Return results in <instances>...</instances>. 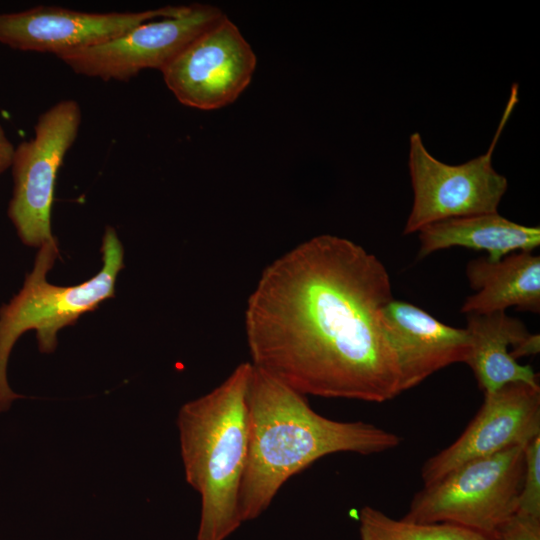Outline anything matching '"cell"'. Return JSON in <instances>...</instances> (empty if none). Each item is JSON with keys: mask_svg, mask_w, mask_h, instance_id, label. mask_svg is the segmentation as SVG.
Masks as SVG:
<instances>
[{"mask_svg": "<svg viewBox=\"0 0 540 540\" xmlns=\"http://www.w3.org/2000/svg\"><path fill=\"white\" fill-rule=\"evenodd\" d=\"M385 265L353 241L315 236L262 272L245 310L251 364L304 395L382 403L402 393L383 323Z\"/></svg>", "mask_w": 540, "mask_h": 540, "instance_id": "obj_1", "label": "cell"}, {"mask_svg": "<svg viewBox=\"0 0 540 540\" xmlns=\"http://www.w3.org/2000/svg\"><path fill=\"white\" fill-rule=\"evenodd\" d=\"M248 453L239 492L242 523L257 519L292 476L340 452L372 455L401 437L364 421H336L315 412L306 396L252 365L247 389Z\"/></svg>", "mask_w": 540, "mask_h": 540, "instance_id": "obj_2", "label": "cell"}, {"mask_svg": "<svg viewBox=\"0 0 540 540\" xmlns=\"http://www.w3.org/2000/svg\"><path fill=\"white\" fill-rule=\"evenodd\" d=\"M252 364H239L207 394L179 410L187 483L201 498L196 540H225L242 524L239 492L248 453L247 389Z\"/></svg>", "mask_w": 540, "mask_h": 540, "instance_id": "obj_3", "label": "cell"}, {"mask_svg": "<svg viewBox=\"0 0 540 540\" xmlns=\"http://www.w3.org/2000/svg\"><path fill=\"white\" fill-rule=\"evenodd\" d=\"M103 265L89 280L74 286H57L47 281V273L58 255L57 240L40 246L34 268L21 291L0 310V412L22 396L7 383L6 367L17 339L35 330L42 353H52L60 329L75 324L85 313L96 310L115 296V284L124 268V251L114 228L107 227L101 246Z\"/></svg>", "mask_w": 540, "mask_h": 540, "instance_id": "obj_4", "label": "cell"}, {"mask_svg": "<svg viewBox=\"0 0 540 540\" xmlns=\"http://www.w3.org/2000/svg\"><path fill=\"white\" fill-rule=\"evenodd\" d=\"M524 446L462 464L423 486L403 519L448 523L491 538L517 509L524 474Z\"/></svg>", "mask_w": 540, "mask_h": 540, "instance_id": "obj_5", "label": "cell"}, {"mask_svg": "<svg viewBox=\"0 0 540 540\" xmlns=\"http://www.w3.org/2000/svg\"><path fill=\"white\" fill-rule=\"evenodd\" d=\"M518 101V86L510 98L489 149L468 162L450 165L433 157L418 132L409 139L408 168L413 204L403 235L419 232L435 222L497 212L508 181L492 166V154Z\"/></svg>", "mask_w": 540, "mask_h": 540, "instance_id": "obj_6", "label": "cell"}, {"mask_svg": "<svg viewBox=\"0 0 540 540\" xmlns=\"http://www.w3.org/2000/svg\"><path fill=\"white\" fill-rule=\"evenodd\" d=\"M81 120L76 100H60L38 117L33 137L15 147L11 165L14 191L8 213L19 237L29 246L40 247L55 239L51 212L56 176L78 136Z\"/></svg>", "mask_w": 540, "mask_h": 540, "instance_id": "obj_7", "label": "cell"}, {"mask_svg": "<svg viewBox=\"0 0 540 540\" xmlns=\"http://www.w3.org/2000/svg\"><path fill=\"white\" fill-rule=\"evenodd\" d=\"M225 14L209 4L181 5L172 15L141 23L105 43L57 57L74 73L129 81L146 69L162 71L192 40Z\"/></svg>", "mask_w": 540, "mask_h": 540, "instance_id": "obj_8", "label": "cell"}, {"mask_svg": "<svg viewBox=\"0 0 540 540\" xmlns=\"http://www.w3.org/2000/svg\"><path fill=\"white\" fill-rule=\"evenodd\" d=\"M256 63V55L239 28L224 15L161 73L181 104L207 111L234 102L250 84Z\"/></svg>", "mask_w": 540, "mask_h": 540, "instance_id": "obj_9", "label": "cell"}, {"mask_svg": "<svg viewBox=\"0 0 540 540\" xmlns=\"http://www.w3.org/2000/svg\"><path fill=\"white\" fill-rule=\"evenodd\" d=\"M540 435V386L509 383L484 393V402L462 434L425 461L424 486L462 464L524 446Z\"/></svg>", "mask_w": 540, "mask_h": 540, "instance_id": "obj_10", "label": "cell"}, {"mask_svg": "<svg viewBox=\"0 0 540 540\" xmlns=\"http://www.w3.org/2000/svg\"><path fill=\"white\" fill-rule=\"evenodd\" d=\"M180 7L101 13L39 5L24 11L0 13V43L20 51L58 56L110 41L141 23L172 16Z\"/></svg>", "mask_w": 540, "mask_h": 540, "instance_id": "obj_11", "label": "cell"}, {"mask_svg": "<svg viewBox=\"0 0 540 540\" xmlns=\"http://www.w3.org/2000/svg\"><path fill=\"white\" fill-rule=\"evenodd\" d=\"M383 323L399 365L402 392L467 359L466 329L444 324L418 306L393 299L383 309Z\"/></svg>", "mask_w": 540, "mask_h": 540, "instance_id": "obj_12", "label": "cell"}, {"mask_svg": "<svg viewBox=\"0 0 540 540\" xmlns=\"http://www.w3.org/2000/svg\"><path fill=\"white\" fill-rule=\"evenodd\" d=\"M466 275L476 293L466 298L461 312L490 314L511 306L540 312L539 255L518 251L498 261L477 258L468 263Z\"/></svg>", "mask_w": 540, "mask_h": 540, "instance_id": "obj_13", "label": "cell"}, {"mask_svg": "<svg viewBox=\"0 0 540 540\" xmlns=\"http://www.w3.org/2000/svg\"><path fill=\"white\" fill-rule=\"evenodd\" d=\"M466 315L469 353L465 363L484 393L514 382L539 385L532 367L521 365L510 355V350L530 334L523 322L505 311Z\"/></svg>", "mask_w": 540, "mask_h": 540, "instance_id": "obj_14", "label": "cell"}, {"mask_svg": "<svg viewBox=\"0 0 540 540\" xmlns=\"http://www.w3.org/2000/svg\"><path fill=\"white\" fill-rule=\"evenodd\" d=\"M418 259L438 250L465 247L483 250L490 261L518 251L532 252L540 245V228L513 222L498 212L435 222L419 231Z\"/></svg>", "mask_w": 540, "mask_h": 540, "instance_id": "obj_15", "label": "cell"}, {"mask_svg": "<svg viewBox=\"0 0 540 540\" xmlns=\"http://www.w3.org/2000/svg\"><path fill=\"white\" fill-rule=\"evenodd\" d=\"M360 540H492L481 533L448 523H418L394 519L371 506L358 516Z\"/></svg>", "mask_w": 540, "mask_h": 540, "instance_id": "obj_16", "label": "cell"}, {"mask_svg": "<svg viewBox=\"0 0 540 540\" xmlns=\"http://www.w3.org/2000/svg\"><path fill=\"white\" fill-rule=\"evenodd\" d=\"M516 511L540 517V435L524 447V474Z\"/></svg>", "mask_w": 540, "mask_h": 540, "instance_id": "obj_17", "label": "cell"}, {"mask_svg": "<svg viewBox=\"0 0 540 540\" xmlns=\"http://www.w3.org/2000/svg\"><path fill=\"white\" fill-rule=\"evenodd\" d=\"M492 540H540V517L515 511L491 535Z\"/></svg>", "mask_w": 540, "mask_h": 540, "instance_id": "obj_18", "label": "cell"}, {"mask_svg": "<svg viewBox=\"0 0 540 540\" xmlns=\"http://www.w3.org/2000/svg\"><path fill=\"white\" fill-rule=\"evenodd\" d=\"M540 351V336L539 334H529L522 342L510 350L511 357L517 359L536 355Z\"/></svg>", "mask_w": 540, "mask_h": 540, "instance_id": "obj_19", "label": "cell"}, {"mask_svg": "<svg viewBox=\"0 0 540 540\" xmlns=\"http://www.w3.org/2000/svg\"><path fill=\"white\" fill-rule=\"evenodd\" d=\"M15 146L10 141L4 128L0 124V174L12 165Z\"/></svg>", "mask_w": 540, "mask_h": 540, "instance_id": "obj_20", "label": "cell"}]
</instances>
